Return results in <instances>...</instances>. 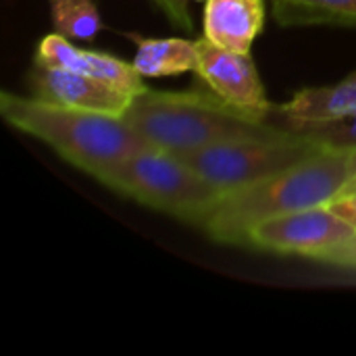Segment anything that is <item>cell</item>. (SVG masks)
<instances>
[{
	"instance_id": "1",
	"label": "cell",
	"mask_w": 356,
	"mask_h": 356,
	"mask_svg": "<svg viewBox=\"0 0 356 356\" xmlns=\"http://www.w3.org/2000/svg\"><path fill=\"white\" fill-rule=\"evenodd\" d=\"M355 171V148L325 146L302 163L219 194L198 227L219 244L244 246L248 232L261 221L330 204Z\"/></svg>"
},
{
	"instance_id": "2",
	"label": "cell",
	"mask_w": 356,
	"mask_h": 356,
	"mask_svg": "<svg viewBox=\"0 0 356 356\" xmlns=\"http://www.w3.org/2000/svg\"><path fill=\"white\" fill-rule=\"evenodd\" d=\"M0 115L8 127L50 146L63 161L94 179L148 146L123 117L60 106L8 90L0 92Z\"/></svg>"
},
{
	"instance_id": "3",
	"label": "cell",
	"mask_w": 356,
	"mask_h": 356,
	"mask_svg": "<svg viewBox=\"0 0 356 356\" xmlns=\"http://www.w3.org/2000/svg\"><path fill=\"white\" fill-rule=\"evenodd\" d=\"M123 119L148 146L184 156L225 140L275 134L282 125L254 119L221 100L213 90H142Z\"/></svg>"
},
{
	"instance_id": "4",
	"label": "cell",
	"mask_w": 356,
	"mask_h": 356,
	"mask_svg": "<svg viewBox=\"0 0 356 356\" xmlns=\"http://www.w3.org/2000/svg\"><path fill=\"white\" fill-rule=\"evenodd\" d=\"M98 181L148 209L198 225L219 192L181 156L144 146L104 171Z\"/></svg>"
},
{
	"instance_id": "5",
	"label": "cell",
	"mask_w": 356,
	"mask_h": 356,
	"mask_svg": "<svg viewBox=\"0 0 356 356\" xmlns=\"http://www.w3.org/2000/svg\"><path fill=\"white\" fill-rule=\"evenodd\" d=\"M325 146L311 136L282 127L275 134L248 136L211 144L181 159L219 194L259 181L321 152Z\"/></svg>"
},
{
	"instance_id": "6",
	"label": "cell",
	"mask_w": 356,
	"mask_h": 356,
	"mask_svg": "<svg viewBox=\"0 0 356 356\" xmlns=\"http://www.w3.org/2000/svg\"><path fill=\"white\" fill-rule=\"evenodd\" d=\"M355 234L356 225L340 217L330 204H323L257 223L248 232L244 246L317 261Z\"/></svg>"
},
{
	"instance_id": "7",
	"label": "cell",
	"mask_w": 356,
	"mask_h": 356,
	"mask_svg": "<svg viewBox=\"0 0 356 356\" xmlns=\"http://www.w3.org/2000/svg\"><path fill=\"white\" fill-rule=\"evenodd\" d=\"M196 75L209 90L238 111L269 121L273 104L265 94V86L250 54L221 48L204 35L196 40Z\"/></svg>"
},
{
	"instance_id": "8",
	"label": "cell",
	"mask_w": 356,
	"mask_h": 356,
	"mask_svg": "<svg viewBox=\"0 0 356 356\" xmlns=\"http://www.w3.org/2000/svg\"><path fill=\"white\" fill-rule=\"evenodd\" d=\"M27 83L31 96L40 100L117 117L125 115L136 96L90 75L60 67H46L40 63H33Z\"/></svg>"
},
{
	"instance_id": "9",
	"label": "cell",
	"mask_w": 356,
	"mask_h": 356,
	"mask_svg": "<svg viewBox=\"0 0 356 356\" xmlns=\"http://www.w3.org/2000/svg\"><path fill=\"white\" fill-rule=\"evenodd\" d=\"M33 63L77 71V73L90 75L94 79H100L104 83H111L129 94H140L142 90H146L142 75L138 73L134 63L117 58L108 52L79 48L69 38H65L56 31L48 33L40 40V44L35 48Z\"/></svg>"
},
{
	"instance_id": "10",
	"label": "cell",
	"mask_w": 356,
	"mask_h": 356,
	"mask_svg": "<svg viewBox=\"0 0 356 356\" xmlns=\"http://www.w3.org/2000/svg\"><path fill=\"white\" fill-rule=\"evenodd\" d=\"M284 119L282 127L302 129L346 119L356 113V73L319 88H305L296 92L286 104L277 106Z\"/></svg>"
},
{
	"instance_id": "11",
	"label": "cell",
	"mask_w": 356,
	"mask_h": 356,
	"mask_svg": "<svg viewBox=\"0 0 356 356\" xmlns=\"http://www.w3.org/2000/svg\"><path fill=\"white\" fill-rule=\"evenodd\" d=\"M202 35L221 48L250 54L265 27V0H207Z\"/></svg>"
},
{
	"instance_id": "12",
	"label": "cell",
	"mask_w": 356,
	"mask_h": 356,
	"mask_svg": "<svg viewBox=\"0 0 356 356\" xmlns=\"http://www.w3.org/2000/svg\"><path fill=\"white\" fill-rule=\"evenodd\" d=\"M131 63L142 77H173L181 73H196V40L190 42L184 38H140Z\"/></svg>"
},
{
	"instance_id": "13",
	"label": "cell",
	"mask_w": 356,
	"mask_h": 356,
	"mask_svg": "<svg viewBox=\"0 0 356 356\" xmlns=\"http://www.w3.org/2000/svg\"><path fill=\"white\" fill-rule=\"evenodd\" d=\"M280 25L356 27V0H269Z\"/></svg>"
},
{
	"instance_id": "14",
	"label": "cell",
	"mask_w": 356,
	"mask_h": 356,
	"mask_svg": "<svg viewBox=\"0 0 356 356\" xmlns=\"http://www.w3.org/2000/svg\"><path fill=\"white\" fill-rule=\"evenodd\" d=\"M54 31L69 40H94L102 29L94 0H48Z\"/></svg>"
},
{
	"instance_id": "15",
	"label": "cell",
	"mask_w": 356,
	"mask_h": 356,
	"mask_svg": "<svg viewBox=\"0 0 356 356\" xmlns=\"http://www.w3.org/2000/svg\"><path fill=\"white\" fill-rule=\"evenodd\" d=\"M327 148H356V113L325 125H313L298 129Z\"/></svg>"
},
{
	"instance_id": "16",
	"label": "cell",
	"mask_w": 356,
	"mask_h": 356,
	"mask_svg": "<svg viewBox=\"0 0 356 356\" xmlns=\"http://www.w3.org/2000/svg\"><path fill=\"white\" fill-rule=\"evenodd\" d=\"M154 8H159L169 21L171 25L192 31V15L188 8V0H150Z\"/></svg>"
},
{
	"instance_id": "17",
	"label": "cell",
	"mask_w": 356,
	"mask_h": 356,
	"mask_svg": "<svg viewBox=\"0 0 356 356\" xmlns=\"http://www.w3.org/2000/svg\"><path fill=\"white\" fill-rule=\"evenodd\" d=\"M319 263L334 265V267H344V269H356V234L350 236L346 242L338 244L336 248L327 250L323 257L317 259Z\"/></svg>"
},
{
	"instance_id": "18",
	"label": "cell",
	"mask_w": 356,
	"mask_h": 356,
	"mask_svg": "<svg viewBox=\"0 0 356 356\" xmlns=\"http://www.w3.org/2000/svg\"><path fill=\"white\" fill-rule=\"evenodd\" d=\"M330 207H332L340 217H344L346 221H350L353 225H356V192L342 194V196L334 198V200L330 202Z\"/></svg>"
},
{
	"instance_id": "19",
	"label": "cell",
	"mask_w": 356,
	"mask_h": 356,
	"mask_svg": "<svg viewBox=\"0 0 356 356\" xmlns=\"http://www.w3.org/2000/svg\"><path fill=\"white\" fill-rule=\"evenodd\" d=\"M350 192H356V171H355V175L348 179V184L344 186V190H342V194H350ZM342 194H340V196H342Z\"/></svg>"
},
{
	"instance_id": "20",
	"label": "cell",
	"mask_w": 356,
	"mask_h": 356,
	"mask_svg": "<svg viewBox=\"0 0 356 356\" xmlns=\"http://www.w3.org/2000/svg\"><path fill=\"white\" fill-rule=\"evenodd\" d=\"M194 2H207V0H194Z\"/></svg>"
}]
</instances>
